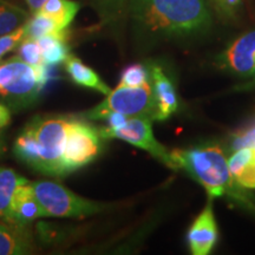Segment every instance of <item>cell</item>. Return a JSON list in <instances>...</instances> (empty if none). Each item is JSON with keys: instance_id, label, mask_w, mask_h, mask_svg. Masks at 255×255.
<instances>
[{"instance_id": "obj_10", "label": "cell", "mask_w": 255, "mask_h": 255, "mask_svg": "<svg viewBox=\"0 0 255 255\" xmlns=\"http://www.w3.org/2000/svg\"><path fill=\"white\" fill-rule=\"evenodd\" d=\"M213 200L208 196L205 208L191 222L187 232V244L193 255H208L219 240V226L216 221Z\"/></svg>"}, {"instance_id": "obj_14", "label": "cell", "mask_w": 255, "mask_h": 255, "mask_svg": "<svg viewBox=\"0 0 255 255\" xmlns=\"http://www.w3.org/2000/svg\"><path fill=\"white\" fill-rule=\"evenodd\" d=\"M229 170L239 186L255 189V148H241L229 152Z\"/></svg>"}, {"instance_id": "obj_4", "label": "cell", "mask_w": 255, "mask_h": 255, "mask_svg": "<svg viewBox=\"0 0 255 255\" xmlns=\"http://www.w3.org/2000/svg\"><path fill=\"white\" fill-rule=\"evenodd\" d=\"M43 88L33 66L19 56L0 63V98L11 110L26 109L39 100Z\"/></svg>"}, {"instance_id": "obj_26", "label": "cell", "mask_w": 255, "mask_h": 255, "mask_svg": "<svg viewBox=\"0 0 255 255\" xmlns=\"http://www.w3.org/2000/svg\"><path fill=\"white\" fill-rule=\"evenodd\" d=\"M11 122V109L6 104L0 103V129L7 127Z\"/></svg>"}, {"instance_id": "obj_16", "label": "cell", "mask_w": 255, "mask_h": 255, "mask_svg": "<svg viewBox=\"0 0 255 255\" xmlns=\"http://www.w3.org/2000/svg\"><path fill=\"white\" fill-rule=\"evenodd\" d=\"M43 53L44 63L49 66L62 64L69 58L70 47L68 45L66 30L46 34L37 39Z\"/></svg>"}, {"instance_id": "obj_25", "label": "cell", "mask_w": 255, "mask_h": 255, "mask_svg": "<svg viewBox=\"0 0 255 255\" xmlns=\"http://www.w3.org/2000/svg\"><path fill=\"white\" fill-rule=\"evenodd\" d=\"M26 37V27L25 24L18 27L17 30L9 32L7 34L0 37V63L4 57L7 55L11 51H14L17 49L20 41Z\"/></svg>"}, {"instance_id": "obj_2", "label": "cell", "mask_w": 255, "mask_h": 255, "mask_svg": "<svg viewBox=\"0 0 255 255\" xmlns=\"http://www.w3.org/2000/svg\"><path fill=\"white\" fill-rule=\"evenodd\" d=\"M170 152L177 170H183L201 184L209 197H226L255 216V197L233 177L225 146L208 141Z\"/></svg>"}, {"instance_id": "obj_12", "label": "cell", "mask_w": 255, "mask_h": 255, "mask_svg": "<svg viewBox=\"0 0 255 255\" xmlns=\"http://www.w3.org/2000/svg\"><path fill=\"white\" fill-rule=\"evenodd\" d=\"M44 216L31 182L21 184L14 191L9 208V223L27 226Z\"/></svg>"}, {"instance_id": "obj_5", "label": "cell", "mask_w": 255, "mask_h": 255, "mask_svg": "<svg viewBox=\"0 0 255 255\" xmlns=\"http://www.w3.org/2000/svg\"><path fill=\"white\" fill-rule=\"evenodd\" d=\"M31 184L44 216L83 219L100 214L105 209L104 205L79 196L59 183L37 181Z\"/></svg>"}, {"instance_id": "obj_20", "label": "cell", "mask_w": 255, "mask_h": 255, "mask_svg": "<svg viewBox=\"0 0 255 255\" xmlns=\"http://www.w3.org/2000/svg\"><path fill=\"white\" fill-rule=\"evenodd\" d=\"M25 27H26V37L33 38V39H39L40 37L46 36V34L60 31L56 21L41 12H38L33 14L31 19H28L25 23Z\"/></svg>"}, {"instance_id": "obj_17", "label": "cell", "mask_w": 255, "mask_h": 255, "mask_svg": "<svg viewBox=\"0 0 255 255\" xmlns=\"http://www.w3.org/2000/svg\"><path fill=\"white\" fill-rule=\"evenodd\" d=\"M27 182L26 178L18 175L13 169L0 167V220L9 222V208L14 191Z\"/></svg>"}, {"instance_id": "obj_22", "label": "cell", "mask_w": 255, "mask_h": 255, "mask_svg": "<svg viewBox=\"0 0 255 255\" xmlns=\"http://www.w3.org/2000/svg\"><path fill=\"white\" fill-rule=\"evenodd\" d=\"M150 82V73H149L148 65L142 63L130 64L123 69L120 77V84L123 87H143Z\"/></svg>"}, {"instance_id": "obj_6", "label": "cell", "mask_w": 255, "mask_h": 255, "mask_svg": "<svg viewBox=\"0 0 255 255\" xmlns=\"http://www.w3.org/2000/svg\"><path fill=\"white\" fill-rule=\"evenodd\" d=\"M155 98L151 83L143 87H123L119 85L111 90L107 98L92 108L84 116L89 120H107L110 114L117 113L127 117H150L155 121Z\"/></svg>"}, {"instance_id": "obj_15", "label": "cell", "mask_w": 255, "mask_h": 255, "mask_svg": "<svg viewBox=\"0 0 255 255\" xmlns=\"http://www.w3.org/2000/svg\"><path fill=\"white\" fill-rule=\"evenodd\" d=\"M64 65H65L66 73L75 84L96 90L105 96L111 92V89L105 84L103 79L100 77V75L94 69L85 65L77 57L70 55L69 58L64 62Z\"/></svg>"}, {"instance_id": "obj_8", "label": "cell", "mask_w": 255, "mask_h": 255, "mask_svg": "<svg viewBox=\"0 0 255 255\" xmlns=\"http://www.w3.org/2000/svg\"><path fill=\"white\" fill-rule=\"evenodd\" d=\"M152 119L150 117H128L126 122L119 128H101L102 138H116L142 149L150 154L158 162L163 163L171 170H177L171 152L161 144L154 135Z\"/></svg>"}, {"instance_id": "obj_23", "label": "cell", "mask_w": 255, "mask_h": 255, "mask_svg": "<svg viewBox=\"0 0 255 255\" xmlns=\"http://www.w3.org/2000/svg\"><path fill=\"white\" fill-rule=\"evenodd\" d=\"M15 50H17L18 56L31 66H38L44 63L43 53H41V49L37 39L25 37Z\"/></svg>"}, {"instance_id": "obj_27", "label": "cell", "mask_w": 255, "mask_h": 255, "mask_svg": "<svg viewBox=\"0 0 255 255\" xmlns=\"http://www.w3.org/2000/svg\"><path fill=\"white\" fill-rule=\"evenodd\" d=\"M25 1H26L28 7H30L32 14H36L40 11V8L45 4L46 0H25Z\"/></svg>"}, {"instance_id": "obj_9", "label": "cell", "mask_w": 255, "mask_h": 255, "mask_svg": "<svg viewBox=\"0 0 255 255\" xmlns=\"http://www.w3.org/2000/svg\"><path fill=\"white\" fill-rule=\"evenodd\" d=\"M219 70L232 76L245 88L255 87V28L233 40L215 58Z\"/></svg>"}, {"instance_id": "obj_19", "label": "cell", "mask_w": 255, "mask_h": 255, "mask_svg": "<svg viewBox=\"0 0 255 255\" xmlns=\"http://www.w3.org/2000/svg\"><path fill=\"white\" fill-rule=\"evenodd\" d=\"M28 20L27 12L6 0H0V37L17 30Z\"/></svg>"}, {"instance_id": "obj_13", "label": "cell", "mask_w": 255, "mask_h": 255, "mask_svg": "<svg viewBox=\"0 0 255 255\" xmlns=\"http://www.w3.org/2000/svg\"><path fill=\"white\" fill-rule=\"evenodd\" d=\"M33 251V239L27 226L0 222V255H23Z\"/></svg>"}, {"instance_id": "obj_29", "label": "cell", "mask_w": 255, "mask_h": 255, "mask_svg": "<svg viewBox=\"0 0 255 255\" xmlns=\"http://www.w3.org/2000/svg\"><path fill=\"white\" fill-rule=\"evenodd\" d=\"M218 1H219V2H220V1H221V0H218Z\"/></svg>"}, {"instance_id": "obj_7", "label": "cell", "mask_w": 255, "mask_h": 255, "mask_svg": "<svg viewBox=\"0 0 255 255\" xmlns=\"http://www.w3.org/2000/svg\"><path fill=\"white\" fill-rule=\"evenodd\" d=\"M101 148L100 130L83 120L70 119L62 156L63 176L91 163L100 155Z\"/></svg>"}, {"instance_id": "obj_24", "label": "cell", "mask_w": 255, "mask_h": 255, "mask_svg": "<svg viewBox=\"0 0 255 255\" xmlns=\"http://www.w3.org/2000/svg\"><path fill=\"white\" fill-rule=\"evenodd\" d=\"M129 0H95L98 11L105 21L116 20L128 6Z\"/></svg>"}, {"instance_id": "obj_28", "label": "cell", "mask_w": 255, "mask_h": 255, "mask_svg": "<svg viewBox=\"0 0 255 255\" xmlns=\"http://www.w3.org/2000/svg\"><path fill=\"white\" fill-rule=\"evenodd\" d=\"M2 152H4V142H2L1 137H0V157H1Z\"/></svg>"}, {"instance_id": "obj_3", "label": "cell", "mask_w": 255, "mask_h": 255, "mask_svg": "<svg viewBox=\"0 0 255 255\" xmlns=\"http://www.w3.org/2000/svg\"><path fill=\"white\" fill-rule=\"evenodd\" d=\"M69 120L66 117H34L15 138L17 158L41 174L63 176L62 156Z\"/></svg>"}, {"instance_id": "obj_21", "label": "cell", "mask_w": 255, "mask_h": 255, "mask_svg": "<svg viewBox=\"0 0 255 255\" xmlns=\"http://www.w3.org/2000/svg\"><path fill=\"white\" fill-rule=\"evenodd\" d=\"M241 148H255V119L248 121L244 127L232 133L226 151L229 154Z\"/></svg>"}, {"instance_id": "obj_18", "label": "cell", "mask_w": 255, "mask_h": 255, "mask_svg": "<svg viewBox=\"0 0 255 255\" xmlns=\"http://www.w3.org/2000/svg\"><path fill=\"white\" fill-rule=\"evenodd\" d=\"M79 8V2L73 0H46L39 12L52 18L59 30L64 31L76 18Z\"/></svg>"}, {"instance_id": "obj_11", "label": "cell", "mask_w": 255, "mask_h": 255, "mask_svg": "<svg viewBox=\"0 0 255 255\" xmlns=\"http://www.w3.org/2000/svg\"><path fill=\"white\" fill-rule=\"evenodd\" d=\"M150 83L155 98V121H167L178 110V96L174 81L163 66L157 62H149Z\"/></svg>"}, {"instance_id": "obj_1", "label": "cell", "mask_w": 255, "mask_h": 255, "mask_svg": "<svg viewBox=\"0 0 255 255\" xmlns=\"http://www.w3.org/2000/svg\"><path fill=\"white\" fill-rule=\"evenodd\" d=\"M129 13L136 33L149 44L193 39L213 24L203 0H129Z\"/></svg>"}]
</instances>
